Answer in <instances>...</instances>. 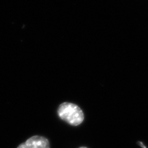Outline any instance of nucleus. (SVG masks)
<instances>
[{"label": "nucleus", "mask_w": 148, "mask_h": 148, "mask_svg": "<svg viewBox=\"0 0 148 148\" xmlns=\"http://www.w3.org/2000/svg\"><path fill=\"white\" fill-rule=\"evenodd\" d=\"M58 116L64 121L73 126H77L84 120L82 110L75 104L63 103L58 109Z\"/></svg>", "instance_id": "nucleus-1"}, {"label": "nucleus", "mask_w": 148, "mask_h": 148, "mask_svg": "<svg viewBox=\"0 0 148 148\" xmlns=\"http://www.w3.org/2000/svg\"><path fill=\"white\" fill-rule=\"evenodd\" d=\"M17 148H50V145L47 138L41 136H34L22 143Z\"/></svg>", "instance_id": "nucleus-2"}, {"label": "nucleus", "mask_w": 148, "mask_h": 148, "mask_svg": "<svg viewBox=\"0 0 148 148\" xmlns=\"http://www.w3.org/2000/svg\"><path fill=\"white\" fill-rule=\"evenodd\" d=\"M80 148H87V147H81Z\"/></svg>", "instance_id": "nucleus-3"}]
</instances>
